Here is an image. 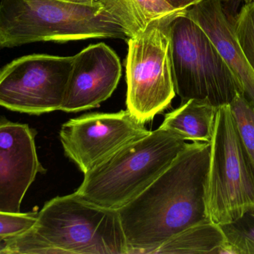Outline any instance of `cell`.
I'll use <instances>...</instances> for the list:
<instances>
[{
    "label": "cell",
    "instance_id": "1",
    "mask_svg": "<svg viewBox=\"0 0 254 254\" xmlns=\"http://www.w3.org/2000/svg\"><path fill=\"white\" fill-rule=\"evenodd\" d=\"M210 152V143H187L165 171L118 210L128 254H149L182 231L210 219L206 205Z\"/></svg>",
    "mask_w": 254,
    "mask_h": 254
},
{
    "label": "cell",
    "instance_id": "2",
    "mask_svg": "<svg viewBox=\"0 0 254 254\" xmlns=\"http://www.w3.org/2000/svg\"><path fill=\"white\" fill-rule=\"evenodd\" d=\"M88 38L128 39L99 1L89 6L64 0L0 1V49Z\"/></svg>",
    "mask_w": 254,
    "mask_h": 254
},
{
    "label": "cell",
    "instance_id": "3",
    "mask_svg": "<svg viewBox=\"0 0 254 254\" xmlns=\"http://www.w3.org/2000/svg\"><path fill=\"white\" fill-rule=\"evenodd\" d=\"M187 143L162 128L150 131L88 171L75 193L95 205L120 210L165 171Z\"/></svg>",
    "mask_w": 254,
    "mask_h": 254
},
{
    "label": "cell",
    "instance_id": "4",
    "mask_svg": "<svg viewBox=\"0 0 254 254\" xmlns=\"http://www.w3.org/2000/svg\"><path fill=\"white\" fill-rule=\"evenodd\" d=\"M170 52L175 90L182 102L195 99L219 107L243 92L213 42L185 11L172 21Z\"/></svg>",
    "mask_w": 254,
    "mask_h": 254
},
{
    "label": "cell",
    "instance_id": "5",
    "mask_svg": "<svg viewBox=\"0 0 254 254\" xmlns=\"http://www.w3.org/2000/svg\"><path fill=\"white\" fill-rule=\"evenodd\" d=\"M33 228L62 254H128L118 210L95 205L75 192L46 202Z\"/></svg>",
    "mask_w": 254,
    "mask_h": 254
},
{
    "label": "cell",
    "instance_id": "6",
    "mask_svg": "<svg viewBox=\"0 0 254 254\" xmlns=\"http://www.w3.org/2000/svg\"><path fill=\"white\" fill-rule=\"evenodd\" d=\"M210 144L206 205L209 219L222 226L254 208V168L229 104L218 107Z\"/></svg>",
    "mask_w": 254,
    "mask_h": 254
},
{
    "label": "cell",
    "instance_id": "7",
    "mask_svg": "<svg viewBox=\"0 0 254 254\" xmlns=\"http://www.w3.org/2000/svg\"><path fill=\"white\" fill-rule=\"evenodd\" d=\"M185 10L154 19L141 32L128 39L127 108L142 123L164 111L176 96L170 25L175 16Z\"/></svg>",
    "mask_w": 254,
    "mask_h": 254
},
{
    "label": "cell",
    "instance_id": "8",
    "mask_svg": "<svg viewBox=\"0 0 254 254\" xmlns=\"http://www.w3.org/2000/svg\"><path fill=\"white\" fill-rule=\"evenodd\" d=\"M72 64L45 54L13 60L0 70V106L36 116L61 110Z\"/></svg>",
    "mask_w": 254,
    "mask_h": 254
},
{
    "label": "cell",
    "instance_id": "9",
    "mask_svg": "<svg viewBox=\"0 0 254 254\" xmlns=\"http://www.w3.org/2000/svg\"><path fill=\"white\" fill-rule=\"evenodd\" d=\"M149 133L127 109L69 119L61 126L60 140L65 156L85 174L121 148Z\"/></svg>",
    "mask_w": 254,
    "mask_h": 254
},
{
    "label": "cell",
    "instance_id": "10",
    "mask_svg": "<svg viewBox=\"0 0 254 254\" xmlns=\"http://www.w3.org/2000/svg\"><path fill=\"white\" fill-rule=\"evenodd\" d=\"M37 131L27 124L0 118V212L21 213L27 191L46 169L39 161Z\"/></svg>",
    "mask_w": 254,
    "mask_h": 254
},
{
    "label": "cell",
    "instance_id": "11",
    "mask_svg": "<svg viewBox=\"0 0 254 254\" xmlns=\"http://www.w3.org/2000/svg\"><path fill=\"white\" fill-rule=\"evenodd\" d=\"M122 67L117 54L104 43L90 45L73 56L61 111L77 113L99 107L119 85Z\"/></svg>",
    "mask_w": 254,
    "mask_h": 254
},
{
    "label": "cell",
    "instance_id": "12",
    "mask_svg": "<svg viewBox=\"0 0 254 254\" xmlns=\"http://www.w3.org/2000/svg\"><path fill=\"white\" fill-rule=\"evenodd\" d=\"M207 34L227 65L234 73L240 89L254 105V73L237 40L222 0H201L185 10Z\"/></svg>",
    "mask_w": 254,
    "mask_h": 254
},
{
    "label": "cell",
    "instance_id": "13",
    "mask_svg": "<svg viewBox=\"0 0 254 254\" xmlns=\"http://www.w3.org/2000/svg\"><path fill=\"white\" fill-rule=\"evenodd\" d=\"M217 109L206 101L188 100L167 113L159 128L176 134L185 141L210 143Z\"/></svg>",
    "mask_w": 254,
    "mask_h": 254
},
{
    "label": "cell",
    "instance_id": "14",
    "mask_svg": "<svg viewBox=\"0 0 254 254\" xmlns=\"http://www.w3.org/2000/svg\"><path fill=\"white\" fill-rule=\"evenodd\" d=\"M125 29L128 38L141 32L154 19L178 10L164 0H98Z\"/></svg>",
    "mask_w": 254,
    "mask_h": 254
},
{
    "label": "cell",
    "instance_id": "15",
    "mask_svg": "<svg viewBox=\"0 0 254 254\" xmlns=\"http://www.w3.org/2000/svg\"><path fill=\"white\" fill-rule=\"evenodd\" d=\"M225 241L220 226L208 219L182 231L149 254H216Z\"/></svg>",
    "mask_w": 254,
    "mask_h": 254
},
{
    "label": "cell",
    "instance_id": "16",
    "mask_svg": "<svg viewBox=\"0 0 254 254\" xmlns=\"http://www.w3.org/2000/svg\"><path fill=\"white\" fill-rule=\"evenodd\" d=\"M229 105L239 137L254 168V105L240 92Z\"/></svg>",
    "mask_w": 254,
    "mask_h": 254
},
{
    "label": "cell",
    "instance_id": "17",
    "mask_svg": "<svg viewBox=\"0 0 254 254\" xmlns=\"http://www.w3.org/2000/svg\"><path fill=\"white\" fill-rule=\"evenodd\" d=\"M220 228L227 243L237 254H254V208Z\"/></svg>",
    "mask_w": 254,
    "mask_h": 254
},
{
    "label": "cell",
    "instance_id": "18",
    "mask_svg": "<svg viewBox=\"0 0 254 254\" xmlns=\"http://www.w3.org/2000/svg\"><path fill=\"white\" fill-rule=\"evenodd\" d=\"M2 254H61L51 246L34 228L3 242Z\"/></svg>",
    "mask_w": 254,
    "mask_h": 254
},
{
    "label": "cell",
    "instance_id": "19",
    "mask_svg": "<svg viewBox=\"0 0 254 254\" xmlns=\"http://www.w3.org/2000/svg\"><path fill=\"white\" fill-rule=\"evenodd\" d=\"M234 30L248 63L254 73V1L246 3L234 22Z\"/></svg>",
    "mask_w": 254,
    "mask_h": 254
},
{
    "label": "cell",
    "instance_id": "20",
    "mask_svg": "<svg viewBox=\"0 0 254 254\" xmlns=\"http://www.w3.org/2000/svg\"><path fill=\"white\" fill-rule=\"evenodd\" d=\"M37 212L9 213L0 212V246L8 239L16 237L34 227Z\"/></svg>",
    "mask_w": 254,
    "mask_h": 254
},
{
    "label": "cell",
    "instance_id": "21",
    "mask_svg": "<svg viewBox=\"0 0 254 254\" xmlns=\"http://www.w3.org/2000/svg\"><path fill=\"white\" fill-rule=\"evenodd\" d=\"M173 8L178 10H185L201 0H164Z\"/></svg>",
    "mask_w": 254,
    "mask_h": 254
},
{
    "label": "cell",
    "instance_id": "22",
    "mask_svg": "<svg viewBox=\"0 0 254 254\" xmlns=\"http://www.w3.org/2000/svg\"><path fill=\"white\" fill-rule=\"evenodd\" d=\"M64 1L89 6L95 5V4L98 2V0H64Z\"/></svg>",
    "mask_w": 254,
    "mask_h": 254
},
{
    "label": "cell",
    "instance_id": "23",
    "mask_svg": "<svg viewBox=\"0 0 254 254\" xmlns=\"http://www.w3.org/2000/svg\"><path fill=\"white\" fill-rule=\"evenodd\" d=\"M243 1H245L246 3H251L252 1H254V0H243Z\"/></svg>",
    "mask_w": 254,
    "mask_h": 254
},
{
    "label": "cell",
    "instance_id": "24",
    "mask_svg": "<svg viewBox=\"0 0 254 254\" xmlns=\"http://www.w3.org/2000/svg\"><path fill=\"white\" fill-rule=\"evenodd\" d=\"M0 252H1V246H0Z\"/></svg>",
    "mask_w": 254,
    "mask_h": 254
}]
</instances>
